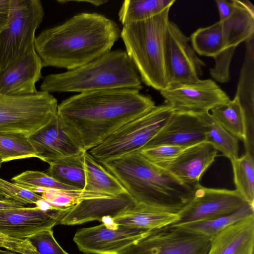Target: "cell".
I'll return each mask as SVG.
<instances>
[{
    "label": "cell",
    "instance_id": "cell-1",
    "mask_svg": "<svg viewBox=\"0 0 254 254\" xmlns=\"http://www.w3.org/2000/svg\"><path fill=\"white\" fill-rule=\"evenodd\" d=\"M139 91L118 88L79 93L58 104L57 115L80 149L88 151L155 106L151 97Z\"/></svg>",
    "mask_w": 254,
    "mask_h": 254
},
{
    "label": "cell",
    "instance_id": "cell-2",
    "mask_svg": "<svg viewBox=\"0 0 254 254\" xmlns=\"http://www.w3.org/2000/svg\"><path fill=\"white\" fill-rule=\"evenodd\" d=\"M121 30L113 20L97 13H80L43 30L35 39L43 67L72 70L111 51Z\"/></svg>",
    "mask_w": 254,
    "mask_h": 254
},
{
    "label": "cell",
    "instance_id": "cell-3",
    "mask_svg": "<svg viewBox=\"0 0 254 254\" xmlns=\"http://www.w3.org/2000/svg\"><path fill=\"white\" fill-rule=\"evenodd\" d=\"M136 203L174 213L192 199L195 186L147 160L138 151L101 163Z\"/></svg>",
    "mask_w": 254,
    "mask_h": 254
},
{
    "label": "cell",
    "instance_id": "cell-4",
    "mask_svg": "<svg viewBox=\"0 0 254 254\" xmlns=\"http://www.w3.org/2000/svg\"><path fill=\"white\" fill-rule=\"evenodd\" d=\"M140 76L126 51H110L76 68L46 75L42 91L77 92L104 89L142 88Z\"/></svg>",
    "mask_w": 254,
    "mask_h": 254
},
{
    "label": "cell",
    "instance_id": "cell-5",
    "mask_svg": "<svg viewBox=\"0 0 254 254\" xmlns=\"http://www.w3.org/2000/svg\"><path fill=\"white\" fill-rule=\"evenodd\" d=\"M170 9L145 20L126 24L121 32L126 52L141 81L159 91L169 84L165 43Z\"/></svg>",
    "mask_w": 254,
    "mask_h": 254
},
{
    "label": "cell",
    "instance_id": "cell-6",
    "mask_svg": "<svg viewBox=\"0 0 254 254\" xmlns=\"http://www.w3.org/2000/svg\"><path fill=\"white\" fill-rule=\"evenodd\" d=\"M173 112L167 105L155 106L119 127L88 152L101 164L138 151L160 131Z\"/></svg>",
    "mask_w": 254,
    "mask_h": 254
},
{
    "label": "cell",
    "instance_id": "cell-7",
    "mask_svg": "<svg viewBox=\"0 0 254 254\" xmlns=\"http://www.w3.org/2000/svg\"><path fill=\"white\" fill-rule=\"evenodd\" d=\"M58 106L56 98L47 92L26 96L0 94V132L29 136L52 120Z\"/></svg>",
    "mask_w": 254,
    "mask_h": 254
},
{
    "label": "cell",
    "instance_id": "cell-8",
    "mask_svg": "<svg viewBox=\"0 0 254 254\" xmlns=\"http://www.w3.org/2000/svg\"><path fill=\"white\" fill-rule=\"evenodd\" d=\"M44 15L40 0H10L8 20L0 33V72L34 45Z\"/></svg>",
    "mask_w": 254,
    "mask_h": 254
},
{
    "label": "cell",
    "instance_id": "cell-9",
    "mask_svg": "<svg viewBox=\"0 0 254 254\" xmlns=\"http://www.w3.org/2000/svg\"><path fill=\"white\" fill-rule=\"evenodd\" d=\"M210 239L172 225L148 230L119 254H207Z\"/></svg>",
    "mask_w": 254,
    "mask_h": 254
},
{
    "label": "cell",
    "instance_id": "cell-10",
    "mask_svg": "<svg viewBox=\"0 0 254 254\" xmlns=\"http://www.w3.org/2000/svg\"><path fill=\"white\" fill-rule=\"evenodd\" d=\"M232 14L220 21L223 31V48L215 58V65L210 69L211 76L225 83L230 79V66L237 46L254 35V6L248 0H235Z\"/></svg>",
    "mask_w": 254,
    "mask_h": 254
},
{
    "label": "cell",
    "instance_id": "cell-11",
    "mask_svg": "<svg viewBox=\"0 0 254 254\" xmlns=\"http://www.w3.org/2000/svg\"><path fill=\"white\" fill-rule=\"evenodd\" d=\"M160 92L165 104L174 112L197 115L209 112L230 100L220 87L210 79L169 84Z\"/></svg>",
    "mask_w": 254,
    "mask_h": 254
},
{
    "label": "cell",
    "instance_id": "cell-12",
    "mask_svg": "<svg viewBox=\"0 0 254 254\" xmlns=\"http://www.w3.org/2000/svg\"><path fill=\"white\" fill-rule=\"evenodd\" d=\"M190 41L175 23L169 21L165 43L169 84L196 82L202 76V67L206 65L196 56Z\"/></svg>",
    "mask_w": 254,
    "mask_h": 254
},
{
    "label": "cell",
    "instance_id": "cell-13",
    "mask_svg": "<svg viewBox=\"0 0 254 254\" xmlns=\"http://www.w3.org/2000/svg\"><path fill=\"white\" fill-rule=\"evenodd\" d=\"M247 201L236 190L213 189L198 184L193 196L178 214V221L172 225L206 220L227 215L237 211Z\"/></svg>",
    "mask_w": 254,
    "mask_h": 254
},
{
    "label": "cell",
    "instance_id": "cell-14",
    "mask_svg": "<svg viewBox=\"0 0 254 254\" xmlns=\"http://www.w3.org/2000/svg\"><path fill=\"white\" fill-rule=\"evenodd\" d=\"M149 230L102 223L78 229L73 241L80 251L89 254H119Z\"/></svg>",
    "mask_w": 254,
    "mask_h": 254
},
{
    "label": "cell",
    "instance_id": "cell-15",
    "mask_svg": "<svg viewBox=\"0 0 254 254\" xmlns=\"http://www.w3.org/2000/svg\"><path fill=\"white\" fill-rule=\"evenodd\" d=\"M68 210L46 211L36 206L0 210V235L24 239L60 224Z\"/></svg>",
    "mask_w": 254,
    "mask_h": 254
},
{
    "label": "cell",
    "instance_id": "cell-16",
    "mask_svg": "<svg viewBox=\"0 0 254 254\" xmlns=\"http://www.w3.org/2000/svg\"><path fill=\"white\" fill-rule=\"evenodd\" d=\"M42 62L34 45L0 72V94L8 96L33 95L36 83L42 78Z\"/></svg>",
    "mask_w": 254,
    "mask_h": 254
},
{
    "label": "cell",
    "instance_id": "cell-17",
    "mask_svg": "<svg viewBox=\"0 0 254 254\" xmlns=\"http://www.w3.org/2000/svg\"><path fill=\"white\" fill-rule=\"evenodd\" d=\"M207 128L199 115L174 112L143 147L173 145L187 148L206 141Z\"/></svg>",
    "mask_w": 254,
    "mask_h": 254
},
{
    "label": "cell",
    "instance_id": "cell-18",
    "mask_svg": "<svg viewBox=\"0 0 254 254\" xmlns=\"http://www.w3.org/2000/svg\"><path fill=\"white\" fill-rule=\"evenodd\" d=\"M28 139L36 151V158L49 164L83 152L64 129L57 114Z\"/></svg>",
    "mask_w": 254,
    "mask_h": 254
},
{
    "label": "cell",
    "instance_id": "cell-19",
    "mask_svg": "<svg viewBox=\"0 0 254 254\" xmlns=\"http://www.w3.org/2000/svg\"><path fill=\"white\" fill-rule=\"evenodd\" d=\"M135 204L127 192L115 196L85 199L70 208L60 224L73 225L94 220L104 223L110 218L116 217Z\"/></svg>",
    "mask_w": 254,
    "mask_h": 254
},
{
    "label": "cell",
    "instance_id": "cell-20",
    "mask_svg": "<svg viewBox=\"0 0 254 254\" xmlns=\"http://www.w3.org/2000/svg\"><path fill=\"white\" fill-rule=\"evenodd\" d=\"M217 150L204 141L186 148L164 168L182 182L192 186L199 180L217 156Z\"/></svg>",
    "mask_w": 254,
    "mask_h": 254
},
{
    "label": "cell",
    "instance_id": "cell-21",
    "mask_svg": "<svg viewBox=\"0 0 254 254\" xmlns=\"http://www.w3.org/2000/svg\"><path fill=\"white\" fill-rule=\"evenodd\" d=\"M254 215L226 227L210 238L207 254H250L254 253Z\"/></svg>",
    "mask_w": 254,
    "mask_h": 254
},
{
    "label": "cell",
    "instance_id": "cell-22",
    "mask_svg": "<svg viewBox=\"0 0 254 254\" xmlns=\"http://www.w3.org/2000/svg\"><path fill=\"white\" fill-rule=\"evenodd\" d=\"M246 52L235 95L244 111L245 140L254 141V35L245 42Z\"/></svg>",
    "mask_w": 254,
    "mask_h": 254
},
{
    "label": "cell",
    "instance_id": "cell-23",
    "mask_svg": "<svg viewBox=\"0 0 254 254\" xmlns=\"http://www.w3.org/2000/svg\"><path fill=\"white\" fill-rule=\"evenodd\" d=\"M179 220L178 213L167 212L136 203L112 219L117 225L144 230H152L171 225Z\"/></svg>",
    "mask_w": 254,
    "mask_h": 254
},
{
    "label": "cell",
    "instance_id": "cell-24",
    "mask_svg": "<svg viewBox=\"0 0 254 254\" xmlns=\"http://www.w3.org/2000/svg\"><path fill=\"white\" fill-rule=\"evenodd\" d=\"M0 247L20 254H68L55 240L52 228L41 230L24 239L0 235Z\"/></svg>",
    "mask_w": 254,
    "mask_h": 254
},
{
    "label": "cell",
    "instance_id": "cell-25",
    "mask_svg": "<svg viewBox=\"0 0 254 254\" xmlns=\"http://www.w3.org/2000/svg\"><path fill=\"white\" fill-rule=\"evenodd\" d=\"M86 185L84 190L110 196L127 192L118 180L89 152L83 153Z\"/></svg>",
    "mask_w": 254,
    "mask_h": 254
},
{
    "label": "cell",
    "instance_id": "cell-26",
    "mask_svg": "<svg viewBox=\"0 0 254 254\" xmlns=\"http://www.w3.org/2000/svg\"><path fill=\"white\" fill-rule=\"evenodd\" d=\"M83 153L50 164L46 174L62 184L76 190H84L86 180Z\"/></svg>",
    "mask_w": 254,
    "mask_h": 254
},
{
    "label": "cell",
    "instance_id": "cell-27",
    "mask_svg": "<svg viewBox=\"0 0 254 254\" xmlns=\"http://www.w3.org/2000/svg\"><path fill=\"white\" fill-rule=\"evenodd\" d=\"M252 215H254V206L248 203L237 211L227 215L172 225L210 239L229 225Z\"/></svg>",
    "mask_w": 254,
    "mask_h": 254
},
{
    "label": "cell",
    "instance_id": "cell-28",
    "mask_svg": "<svg viewBox=\"0 0 254 254\" xmlns=\"http://www.w3.org/2000/svg\"><path fill=\"white\" fill-rule=\"evenodd\" d=\"M175 0H126L118 13L123 25L133 22L145 20L170 8Z\"/></svg>",
    "mask_w": 254,
    "mask_h": 254
},
{
    "label": "cell",
    "instance_id": "cell-29",
    "mask_svg": "<svg viewBox=\"0 0 254 254\" xmlns=\"http://www.w3.org/2000/svg\"><path fill=\"white\" fill-rule=\"evenodd\" d=\"M210 111L214 119L224 129L238 139L245 140L246 133L245 115L236 97L217 106Z\"/></svg>",
    "mask_w": 254,
    "mask_h": 254
},
{
    "label": "cell",
    "instance_id": "cell-30",
    "mask_svg": "<svg viewBox=\"0 0 254 254\" xmlns=\"http://www.w3.org/2000/svg\"><path fill=\"white\" fill-rule=\"evenodd\" d=\"M199 116L207 128L206 142L230 160L239 157L238 139L224 129L209 112Z\"/></svg>",
    "mask_w": 254,
    "mask_h": 254
},
{
    "label": "cell",
    "instance_id": "cell-31",
    "mask_svg": "<svg viewBox=\"0 0 254 254\" xmlns=\"http://www.w3.org/2000/svg\"><path fill=\"white\" fill-rule=\"evenodd\" d=\"M192 48L200 56L215 58L223 48V31L221 22L197 29L191 36Z\"/></svg>",
    "mask_w": 254,
    "mask_h": 254
},
{
    "label": "cell",
    "instance_id": "cell-32",
    "mask_svg": "<svg viewBox=\"0 0 254 254\" xmlns=\"http://www.w3.org/2000/svg\"><path fill=\"white\" fill-rule=\"evenodd\" d=\"M236 190L254 206V157L245 154L231 160Z\"/></svg>",
    "mask_w": 254,
    "mask_h": 254
},
{
    "label": "cell",
    "instance_id": "cell-33",
    "mask_svg": "<svg viewBox=\"0 0 254 254\" xmlns=\"http://www.w3.org/2000/svg\"><path fill=\"white\" fill-rule=\"evenodd\" d=\"M37 157L28 136L0 132V157L3 162Z\"/></svg>",
    "mask_w": 254,
    "mask_h": 254
},
{
    "label": "cell",
    "instance_id": "cell-34",
    "mask_svg": "<svg viewBox=\"0 0 254 254\" xmlns=\"http://www.w3.org/2000/svg\"><path fill=\"white\" fill-rule=\"evenodd\" d=\"M41 193L45 200L59 210L69 209L85 199L113 196L86 190L44 188Z\"/></svg>",
    "mask_w": 254,
    "mask_h": 254
},
{
    "label": "cell",
    "instance_id": "cell-35",
    "mask_svg": "<svg viewBox=\"0 0 254 254\" xmlns=\"http://www.w3.org/2000/svg\"><path fill=\"white\" fill-rule=\"evenodd\" d=\"M13 183L29 190L37 188L78 190L62 184L46 173L38 171H26L11 179Z\"/></svg>",
    "mask_w": 254,
    "mask_h": 254
},
{
    "label": "cell",
    "instance_id": "cell-36",
    "mask_svg": "<svg viewBox=\"0 0 254 254\" xmlns=\"http://www.w3.org/2000/svg\"><path fill=\"white\" fill-rule=\"evenodd\" d=\"M186 148L173 145H159L143 147L138 150L150 163L163 168L176 158Z\"/></svg>",
    "mask_w": 254,
    "mask_h": 254
},
{
    "label": "cell",
    "instance_id": "cell-37",
    "mask_svg": "<svg viewBox=\"0 0 254 254\" xmlns=\"http://www.w3.org/2000/svg\"><path fill=\"white\" fill-rule=\"evenodd\" d=\"M0 190L7 199H11L25 205L35 204L37 201L43 199L41 195L0 178Z\"/></svg>",
    "mask_w": 254,
    "mask_h": 254
},
{
    "label": "cell",
    "instance_id": "cell-38",
    "mask_svg": "<svg viewBox=\"0 0 254 254\" xmlns=\"http://www.w3.org/2000/svg\"><path fill=\"white\" fill-rule=\"evenodd\" d=\"M215 1L219 11L220 21L228 18L235 9V0H215Z\"/></svg>",
    "mask_w": 254,
    "mask_h": 254
},
{
    "label": "cell",
    "instance_id": "cell-39",
    "mask_svg": "<svg viewBox=\"0 0 254 254\" xmlns=\"http://www.w3.org/2000/svg\"><path fill=\"white\" fill-rule=\"evenodd\" d=\"M10 6V0H0V33L7 25Z\"/></svg>",
    "mask_w": 254,
    "mask_h": 254
},
{
    "label": "cell",
    "instance_id": "cell-40",
    "mask_svg": "<svg viewBox=\"0 0 254 254\" xmlns=\"http://www.w3.org/2000/svg\"><path fill=\"white\" fill-rule=\"evenodd\" d=\"M25 204L11 199L0 200V210L23 208L25 207Z\"/></svg>",
    "mask_w": 254,
    "mask_h": 254
},
{
    "label": "cell",
    "instance_id": "cell-41",
    "mask_svg": "<svg viewBox=\"0 0 254 254\" xmlns=\"http://www.w3.org/2000/svg\"><path fill=\"white\" fill-rule=\"evenodd\" d=\"M57 1L61 4H64L69 2H87L90 3L94 6H97L104 4L107 2V0H57Z\"/></svg>",
    "mask_w": 254,
    "mask_h": 254
},
{
    "label": "cell",
    "instance_id": "cell-42",
    "mask_svg": "<svg viewBox=\"0 0 254 254\" xmlns=\"http://www.w3.org/2000/svg\"><path fill=\"white\" fill-rule=\"evenodd\" d=\"M0 254H15V253L12 252H10L9 251H2L0 250Z\"/></svg>",
    "mask_w": 254,
    "mask_h": 254
},
{
    "label": "cell",
    "instance_id": "cell-43",
    "mask_svg": "<svg viewBox=\"0 0 254 254\" xmlns=\"http://www.w3.org/2000/svg\"><path fill=\"white\" fill-rule=\"evenodd\" d=\"M8 199L6 198L5 196L4 195V194L2 193L1 190H0V200H6Z\"/></svg>",
    "mask_w": 254,
    "mask_h": 254
},
{
    "label": "cell",
    "instance_id": "cell-44",
    "mask_svg": "<svg viewBox=\"0 0 254 254\" xmlns=\"http://www.w3.org/2000/svg\"><path fill=\"white\" fill-rule=\"evenodd\" d=\"M250 254H254V253H253Z\"/></svg>",
    "mask_w": 254,
    "mask_h": 254
},
{
    "label": "cell",
    "instance_id": "cell-45",
    "mask_svg": "<svg viewBox=\"0 0 254 254\" xmlns=\"http://www.w3.org/2000/svg\"></svg>",
    "mask_w": 254,
    "mask_h": 254
},
{
    "label": "cell",
    "instance_id": "cell-46",
    "mask_svg": "<svg viewBox=\"0 0 254 254\" xmlns=\"http://www.w3.org/2000/svg\"></svg>",
    "mask_w": 254,
    "mask_h": 254
},
{
    "label": "cell",
    "instance_id": "cell-47",
    "mask_svg": "<svg viewBox=\"0 0 254 254\" xmlns=\"http://www.w3.org/2000/svg\"></svg>",
    "mask_w": 254,
    "mask_h": 254
}]
</instances>
